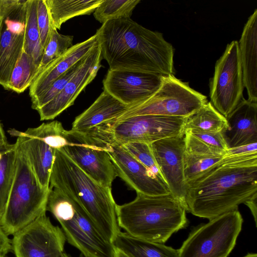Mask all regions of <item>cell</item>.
I'll return each instance as SVG.
<instances>
[{
    "instance_id": "obj_1",
    "label": "cell",
    "mask_w": 257,
    "mask_h": 257,
    "mask_svg": "<svg viewBox=\"0 0 257 257\" xmlns=\"http://www.w3.org/2000/svg\"><path fill=\"white\" fill-rule=\"evenodd\" d=\"M95 35L109 69L174 75V49L161 33L126 18L107 21Z\"/></svg>"
},
{
    "instance_id": "obj_2",
    "label": "cell",
    "mask_w": 257,
    "mask_h": 257,
    "mask_svg": "<svg viewBox=\"0 0 257 257\" xmlns=\"http://www.w3.org/2000/svg\"><path fill=\"white\" fill-rule=\"evenodd\" d=\"M256 194L257 166L219 165L187 185V211L211 220L237 210Z\"/></svg>"
},
{
    "instance_id": "obj_3",
    "label": "cell",
    "mask_w": 257,
    "mask_h": 257,
    "mask_svg": "<svg viewBox=\"0 0 257 257\" xmlns=\"http://www.w3.org/2000/svg\"><path fill=\"white\" fill-rule=\"evenodd\" d=\"M50 187L77 202L112 243L120 231L111 188L92 179L61 149H56Z\"/></svg>"
},
{
    "instance_id": "obj_4",
    "label": "cell",
    "mask_w": 257,
    "mask_h": 257,
    "mask_svg": "<svg viewBox=\"0 0 257 257\" xmlns=\"http://www.w3.org/2000/svg\"><path fill=\"white\" fill-rule=\"evenodd\" d=\"M137 194L132 201L116 207L119 227L129 235L164 243L187 225L186 210L171 194L152 196Z\"/></svg>"
},
{
    "instance_id": "obj_5",
    "label": "cell",
    "mask_w": 257,
    "mask_h": 257,
    "mask_svg": "<svg viewBox=\"0 0 257 257\" xmlns=\"http://www.w3.org/2000/svg\"><path fill=\"white\" fill-rule=\"evenodd\" d=\"M49 191L50 188L41 185L25 155L17 146L14 179L0 221L5 233L14 235L46 213Z\"/></svg>"
},
{
    "instance_id": "obj_6",
    "label": "cell",
    "mask_w": 257,
    "mask_h": 257,
    "mask_svg": "<svg viewBox=\"0 0 257 257\" xmlns=\"http://www.w3.org/2000/svg\"><path fill=\"white\" fill-rule=\"evenodd\" d=\"M46 210L60 223L67 241L86 257H114V247L75 200L50 187Z\"/></svg>"
},
{
    "instance_id": "obj_7",
    "label": "cell",
    "mask_w": 257,
    "mask_h": 257,
    "mask_svg": "<svg viewBox=\"0 0 257 257\" xmlns=\"http://www.w3.org/2000/svg\"><path fill=\"white\" fill-rule=\"evenodd\" d=\"M207 101L205 95L191 88L188 83L173 74L163 75L161 85L153 95L108 121L116 122L143 115L186 118Z\"/></svg>"
},
{
    "instance_id": "obj_8",
    "label": "cell",
    "mask_w": 257,
    "mask_h": 257,
    "mask_svg": "<svg viewBox=\"0 0 257 257\" xmlns=\"http://www.w3.org/2000/svg\"><path fill=\"white\" fill-rule=\"evenodd\" d=\"M186 119L187 117L138 115L116 122L107 121L85 133L120 144L133 142L150 144L184 133Z\"/></svg>"
},
{
    "instance_id": "obj_9",
    "label": "cell",
    "mask_w": 257,
    "mask_h": 257,
    "mask_svg": "<svg viewBox=\"0 0 257 257\" xmlns=\"http://www.w3.org/2000/svg\"><path fill=\"white\" fill-rule=\"evenodd\" d=\"M238 210L223 214L192 229L178 249L179 257H227L241 230Z\"/></svg>"
},
{
    "instance_id": "obj_10",
    "label": "cell",
    "mask_w": 257,
    "mask_h": 257,
    "mask_svg": "<svg viewBox=\"0 0 257 257\" xmlns=\"http://www.w3.org/2000/svg\"><path fill=\"white\" fill-rule=\"evenodd\" d=\"M66 130L57 120L43 123L25 132L10 129L8 133L17 137V146L25 155L40 184L50 188V177L56 149L67 143Z\"/></svg>"
},
{
    "instance_id": "obj_11",
    "label": "cell",
    "mask_w": 257,
    "mask_h": 257,
    "mask_svg": "<svg viewBox=\"0 0 257 257\" xmlns=\"http://www.w3.org/2000/svg\"><path fill=\"white\" fill-rule=\"evenodd\" d=\"M210 102L226 117L244 99V88L238 42L228 44L216 61L209 83Z\"/></svg>"
},
{
    "instance_id": "obj_12",
    "label": "cell",
    "mask_w": 257,
    "mask_h": 257,
    "mask_svg": "<svg viewBox=\"0 0 257 257\" xmlns=\"http://www.w3.org/2000/svg\"><path fill=\"white\" fill-rule=\"evenodd\" d=\"M66 137L68 143L61 149L92 179L111 188L117 176L104 142L71 130L67 131Z\"/></svg>"
},
{
    "instance_id": "obj_13",
    "label": "cell",
    "mask_w": 257,
    "mask_h": 257,
    "mask_svg": "<svg viewBox=\"0 0 257 257\" xmlns=\"http://www.w3.org/2000/svg\"><path fill=\"white\" fill-rule=\"evenodd\" d=\"M13 236L12 246L16 257H62L64 252L65 236L46 213Z\"/></svg>"
},
{
    "instance_id": "obj_14",
    "label": "cell",
    "mask_w": 257,
    "mask_h": 257,
    "mask_svg": "<svg viewBox=\"0 0 257 257\" xmlns=\"http://www.w3.org/2000/svg\"><path fill=\"white\" fill-rule=\"evenodd\" d=\"M101 141L105 144L116 176L137 193L152 196L171 194L165 182L128 153L121 144Z\"/></svg>"
},
{
    "instance_id": "obj_15",
    "label": "cell",
    "mask_w": 257,
    "mask_h": 257,
    "mask_svg": "<svg viewBox=\"0 0 257 257\" xmlns=\"http://www.w3.org/2000/svg\"><path fill=\"white\" fill-rule=\"evenodd\" d=\"M150 145L157 166L171 194L187 211V185L184 173V133L163 139Z\"/></svg>"
},
{
    "instance_id": "obj_16",
    "label": "cell",
    "mask_w": 257,
    "mask_h": 257,
    "mask_svg": "<svg viewBox=\"0 0 257 257\" xmlns=\"http://www.w3.org/2000/svg\"><path fill=\"white\" fill-rule=\"evenodd\" d=\"M162 75L131 70H110L103 81V90L124 104L134 106L153 95Z\"/></svg>"
},
{
    "instance_id": "obj_17",
    "label": "cell",
    "mask_w": 257,
    "mask_h": 257,
    "mask_svg": "<svg viewBox=\"0 0 257 257\" xmlns=\"http://www.w3.org/2000/svg\"><path fill=\"white\" fill-rule=\"evenodd\" d=\"M99 44L83 60L76 73L51 101L39 108L41 120L53 119L72 105L84 88L95 77L102 59Z\"/></svg>"
},
{
    "instance_id": "obj_18",
    "label": "cell",
    "mask_w": 257,
    "mask_h": 257,
    "mask_svg": "<svg viewBox=\"0 0 257 257\" xmlns=\"http://www.w3.org/2000/svg\"><path fill=\"white\" fill-rule=\"evenodd\" d=\"M98 44L95 34L82 42L73 45L61 56L51 63L29 87L31 100L44 92L56 79L88 55Z\"/></svg>"
},
{
    "instance_id": "obj_19",
    "label": "cell",
    "mask_w": 257,
    "mask_h": 257,
    "mask_svg": "<svg viewBox=\"0 0 257 257\" xmlns=\"http://www.w3.org/2000/svg\"><path fill=\"white\" fill-rule=\"evenodd\" d=\"M226 118L222 134L228 148L257 143V102L244 98Z\"/></svg>"
},
{
    "instance_id": "obj_20",
    "label": "cell",
    "mask_w": 257,
    "mask_h": 257,
    "mask_svg": "<svg viewBox=\"0 0 257 257\" xmlns=\"http://www.w3.org/2000/svg\"><path fill=\"white\" fill-rule=\"evenodd\" d=\"M238 42L247 99L257 102V9L248 18Z\"/></svg>"
},
{
    "instance_id": "obj_21",
    "label": "cell",
    "mask_w": 257,
    "mask_h": 257,
    "mask_svg": "<svg viewBox=\"0 0 257 257\" xmlns=\"http://www.w3.org/2000/svg\"><path fill=\"white\" fill-rule=\"evenodd\" d=\"M132 106L124 104L103 90L95 101L75 118L71 130L87 133L115 118Z\"/></svg>"
},
{
    "instance_id": "obj_22",
    "label": "cell",
    "mask_w": 257,
    "mask_h": 257,
    "mask_svg": "<svg viewBox=\"0 0 257 257\" xmlns=\"http://www.w3.org/2000/svg\"><path fill=\"white\" fill-rule=\"evenodd\" d=\"M24 41V34L13 33L0 18V85L6 89L23 51Z\"/></svg>"
},
{
    "instance_id": "obj_23",
    "label": "cell",
    "mask_w": 257,
    "mask_h": 257,
    "mask_svg": "<svg viewBox=\"0 0 257 257\" xmlns=\"http://www.w3.org/2000/svg\"><path fill=\"white\" fill-rule=\"evenodd\" d=\"M112 244L129 257H179L178 249L164 243L139 239L121 231Z\"/></svg>"
},
{
    "instance_id": "obj_24",
    "label": "cell",
    "mask_w": 257,
    "mask_h": 257,
    "mask_svg": "<svg viewBox=\"0 0 257 257\" xmlns=\"http://www.w3.org/2000/svg\"><path fill=\"white\" fill-rule=\"evenodd\" d=\"M103 0H45L54 28L73 17L90 15Z\"/></svg>"
},
{
    "instance_id": "obj_25",
    "label": "cell",
    "mask_w": 257,
    "mask_h": 257,
    "mask_svg": "<svg viewBox=\"0 0 257 257\" xmlns=\"http://www.w3.org/2000/svg\"><path fill=\"white\" fill-rule=\"evenodd\" d=\"M17 157L16 143L0 146V221L4 214L13 183Z\"/></svg>"
},
{
    "instance_id": "obj_26",
    "label": "cell",
    "mask_w": 257,
    "mask_h": 257,
    "mask_svg": "<svg viewBox=\"0 0 257 257\" xmlns=\"http://www.w3.org/2000/svg\"><path fill=\"white\" fill-rule=\"evenodd\" d=\"M228 127L226 117L219 112L210 101L187 117L185 129H194L212 133H223Z\"/></svg>"
},
{
    "instance_id": "obj_27",
    "label": "cell",
    "mask_w": 257,
    "mask_h": 257,
    "mask_svg": "<svg viewBox=\"0 0 257 257\" xmlns=\"http://www.w3.org/2000/svg\"><path fill=\"white\" fill-rule=\"evenodd\" d=\"M23 51L39 66L44 52L37 20V0H28Z\"/></svg>"
},
{
    "instance_id": "obj_28",
    "label": "cell",
    "mask_w": 257,
    "mask_h": 257,
    "mask_svg": "<svg viewBox=\"0 0 257 257\" xmlns=\"http://www.w3.org/2000/svg\"><path fill=\"white\" fill-rule=\"evenodd\" d=\"M38 67L34 60L23 51L12 72L7 89L18 93L25 91L33 82Z\"/></svg>"
},
{
    "instance_id": "obj_29",
    "label": "cell",
    "mask_w": 257,
    "mask_h": 257,
    "mask_svg": "<svg viewBox=\"0 0 257 257\" xmlns=\"http://www.w3.org/2000/svg\"><path fill=\"white\" fill-rule=\"evenodd\" d=\"M140 0H103L94 11L95 19L102 24L109 20L131 18Z\"/></svg>"
},
{
    "instance_id": "obj_30",
    "label": "cell",
    "mask_w": 257,
    "mask_h": 257,
    "mask_svg": "<svg viewBox=\"0 0 257 257\" xmlns=\"http://www.w3.org/2000/svg\"><path fill=\"white\" fill-rule=\"evenodd\" d=\"M223 157L194 155L184 151V173L187 185L194 181L212 168L219 165Z\"/></svg>"
},
{
    "instance_id": "obj_31",
    "label": "cell",
    "mask_w": 257,
    "mask_h": 257,
    "mask_svg": "<svg viewBox=\"0 0 257 257\" xmlns=\"http://www.w3.org/2000/svg\"><path fill=\"white\" fill-rule=\"evenodd\" d=\"M73 36L62 35L58 32L57 29L54 28L53 30L50 40L44 50L35 79L47 66L73 45Z\"/></svg>"
},
{
    "instance_id": "obj_32",
    "label": "cell",
    "mask_w": 257,
    "mask_h": 257,
    "mask_svg": "<svg viewBox=\"0 0 257 257\" xmlns=\"http://www.w3.org/2000/svg\"><path fill=\"white\" fill-rule=\"evenodd\" d=\"M83 59L56 79L44 92L36 98L31 100L32 108L37 110L55 98L76 73Z\"/></svg>"
},
{
    "instance_id": "obj_33",
    "label": "cell",
    "mask_w": 257,
    "mask_h": 257,
    "mask_svg": "<svg viewBox=\"0 0 257 257\" xmlns=\"http://www.w3.org/2000/svg\"><path fill=\"white\" fill-rule=\"evenodd\" d=\"M121 145L128 153L138 161L164 181L155 161L150 144L142 142H133L123 144Z\"/></svg>"
},
{
    "instance_id": "obj_34",
    "label": "cell",
    "mask_w": 257,
    "mask_h": 257,
    "mask_svg": "<svg viewBox=\"0 0 257 257\" xmlns=\"http://www.w3.org/2000/svg\"><path fill=\"white\" fill-rule=\"evenodd\" d=\"M185 152L189 154L209 156L224 157L226 151L211 146L195 137L190 133L185 131Z\"/></svg>"
},
{
    "instance_id": "obj_35",
    "label": "cell",
    "mask_w": 257,
    "mask_h": 257,
    "mask_svg": "<svg viewBox=\"0 0 257 257\" xmlns=\"http://www.w3.org/2000/svg\"><path fill=\"white\" fill-rule=\"evenodd\" d=\"M37 20L41 43L44 50L54 29L45 0H37Z\"/></svg>"
},
{
    "instance_id": "obj_36",
    "label": "cell",
    "mask_w": 257,
    "mask_h": 257,
    "mask_svg": "<svg viewBox=\"0 0 257 257\" xmlns=\"http://www.w3.org/2000/svg\"><path fill=\"white\" fill-rule=\"evenodd\" d=\"M28 0H0V18L26 21Z\"/></svg>"
},
{
    "instance_id": "obj_37",
    "label": "cell",
    "mask_w": 257,
    "mask_h": 257,
    "mask_svg": "<svg viewBox=\"0 0 257 257\" xmlns=\"http://www.w3.org/2000/svg\"><path fill=\"white\" fill-rule=\"evenodd\" d=\"M185 131L211 146L225 151L228 149L222 133H212L194 129H185Z\"/></svg>"
},
{
    "instance_id": "obj_38",
    "label": "cell",
    "mask_w": 257,
    "mask_h": 257,
    "mask_svg": "<svg viewBox=\"0 0 257 257\" xmlns=\"http://www.w3.org/2000/svg\"><path fill=\"white\" fill-rule=\"evenodd\" d=\"M219 165L228 167L257 166V153L224 156Z\"/></svg>"
},
{
    "instance_id": "obj_39",
    "label": "cell",
    "mask_w": 257,
    "mask_h": 257,
    "mask_svg": "<svg viewBox=\"0 0 257 257\" xmlns=\"http://www.w3.org/2000/svg\"><path fill=\"white\" fill-rule=\"evenodd\" d=\"M257 153V143L228 148L224 156Z\"/></svg>"
},
{
    "instance_id": "obj_40",
    "label": "cell",
    "mask_w": 257,
    "mask_h": 257,
    "mask_svg": "<svg viewBox=\"0 0 257 257\" xmlns=\"http://www.w3.org/2000/svg\"><path fill=\"white\" fill-rule=\"evenodd\" d=\"M12 248V243L0 226V256L5 257Z\"/></svg>"
},
{
    "instance_id": "obj_41",
    "label": "cell",
    "mask_w": 257,
    "mask_h": 257,
    "mask_svg": "<svg viewBox=\"0 0 257 257\" xmlns=\"http://www.w3.org/2000/svg\"><path fill=\"white\" fill-rule=\"evenodd\" d=\"M244 204L249 208L255 224L257 225V194L246 200Z\"/></svg>"
},
{
    "instance_id": "obj_42",
    "label": "cell",
    "mask_w": 257,
    "mask_h": 257,
    "mask_svg": "<svg viewBox=\"0 0 257 257\" xmlns=\"http://www.w3.org/2000/svg\"><path fill=\"white\" fill-rule=\"evenodd\" d=\"M8 143L5 133L0 122V146Z\"/></svg>"
},
{
    "instance_id": "obj_43",
    "label": "cell",
    "mask_w": 257,
    "mask_h": 257,
    "mask_svg": "<svg viewBox=\"0 0 257 257\" xmlns=\"http://www.w3.org/2000/svg\"><path fill=\"white\" fill-rule=\"evenodd\" d=\"M114 257H129L126 254L114 247Z\"/></svg>"
},
{
    "instance_id": "obj_44",
    "label": "cell",
    "mask_w": 257,
    "mask_h": 257,
    "mask_svg": "<svg viewBox=\"0 0 257 257\" xmlns=\"http://www.w3.org/2000/svg\"><path fill=\"white\" fill-rule=\"evenodd\" d=\"M243 257H257V254L255 253H249Z\"/></svg>"
},
{
    "instance_id": "obj_45",
    "label": "cell",
    "mask_w": 257,
    "mask_h": 257,
    "mask_svg": "<svg viewBox=\"0 0 257 257\" xmlns=\"http://www.w3.org/2000/svg\"><path fill=\"white\" fill-rule=\"evenodd\" d=\"M62 257H72V256L71 255L67 254L66 253L64 252V253L63 254ZM79 257H86V256H84V255H83L82 254L80 253Z\"/></svg>"
},
{
    "instance_id": "obj_46",
    "label": "cell",
    "mask_w": 257,
    "mask_h": 257,
    "mask_svg": "<svg viewBox=\"0 0 257 257\" xmlns=\"http://www.w3.org/2000/svg\"><path fill=\"white\" fill-rule=\"evenodd\" d=\"M0 257H2V256H0Z\"/></svg>"
}]
</instances>
